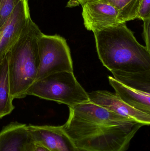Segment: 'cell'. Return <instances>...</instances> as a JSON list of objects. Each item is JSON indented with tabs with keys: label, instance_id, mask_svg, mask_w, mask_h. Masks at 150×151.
<instances>
[{
	"label": "cell",
	"instance_id": "6da1fadb",
	"mask_svg": "<svg viewBox=\"0 0 150 151\" xmlns=\"http://www.w3.org/2000/svg\"><path fill=\"white\" fill-rule=\"evenodd\" d=\"M69 108L63 127L80 151H127L144 126L90 101Z\"/></svg>",
	"mask_w": 150,
	"mask_h": 151
},
{
	"label": "cell",
	"instance_id": "7a4b0ae2",
	"mask_svg": "<svg viewBox=\"0 0 150 151\" xmlns=\"http://www.w3.org/2000/svg\"><path fill=\"white\" fill-rule=\"evenodd\" d=\"M100 60L111 72L150 71V51L138 42L126 23L94 33Z\"/></svg>",
	"mask_w": 150,
	"mask_h": 151
},
{
	"label": "cell",
	"instance_id": "3957f363",
	"mask_svg": "<svg viewBox=\"0 0 150 151\" xmlns=\"http://www.w3.org/2000/svg\"><path fill=\"white\" fill-rule=\"evenodd\" d=\"M42 33L31 19L7 53L10 88L14 99L25 97L36 80L39 65L38 40Z\"/></svg>",
	"mask_w": 150,
	"mask_h": 151
},
{
	"label": "cell",
	"instance_id": "277c9868",
	"mask_svg": "<svg viewBox=\"0 0 150 151\" xmlns=\"http://www.w3.org/2000/svg\"><path fill=\"white\" fill-rule=\"evenodd\" d=\"M26 94L64 104L69 107L90 101L88 93L70 72L57 73L35 81Z\"/></svg>",
	"mask_w": 150,
	"mask_h": 151
},
{
	"label": "cell",
	"instance_id": "5b68a950",
	"mask_svg": "<svg viewBox=\"0 0 150 151\" xmlns=\"http://www.w3.org/2000/svg\"><path fill=\"white\" fill-rule=\"evenodd\" d=\"M38 46L39 65L35 81L57 73L73 72L70 49L64 38L42 33L38 38Z\"/></svg>",
	"mask_w": 150,
	"mask_h": 151
},
{
	"label": "cell",
	"instance_id": "8992f818",
	"mask_svg": "<svg viewBox=\"0 0 150 151\" xmlns=\"http://www.w3.org/2000/svg\"><path fill=\"white\" fill-rule=\"evenodd\" d=\"M31 19L28 1L19 0L0 29V59L18 40Z\"/></svg>",
	"mask_w": 150,
	"mask_h": 151
},
{
	"label": "cell",
	"instance_id": "52a82bcc",
	"mask_svg": "<svg viewBox=\"0 0 150 151\" xmlns=\"http://www.w3.org/2000/svg\"><path fill=\"white\" fill-rule=\"evenodd\" d=\"M30 141L50 151H80L62 126H27Z\"/></svg>",
	"mask_w": 150,
	"mask_h": 151
},
{
	"label": "cell",
	"instance_id": "ba28073f",
	"mask_svg": "<svg viewBox=\"0 0 150 151\" xmlns=\"http://www.w3.org/2000/svg\"><path fill=\"white\" fill-rule=\"evenodd\" d=\"M81 5L85 27L93 33L121 23L118 10L107 2L103 0L87 2Z\"/></svg>",
	"mask_w": 150,
	"mask_h": 151
},
{
	"label": "cell",
	"instance_id": "9c48e42d",
	"mask_svg": "<svg viewBox=\"0 0 150 151\" xmlns=\"http://www.w3.org/2000/svg\"><path fill=\"white\" fill-rule=\"evenodd\" d=\"M88 95L91 103L144 126L150 125V114L129 106L115 94L107 91L98 90L92 91Z\"/></svg>",
	"mask_w": 150,
	"mask_h": 151
},
{
	"label": "cell",
	"instance_id": "30bf717a",
	"mask_svg": "<svg viewBox=\"0 0 150 151\" xmlns=\"http://www.w3.org/2000/svg\"><path fill=\"white\" fill-rule=\"evenodd\" d=\"M108 80L115 91V95L122 100L133 108L150 115V93L127 87L112 76H109Z\"/></svg>",
	"mask_w": 150,
	"mask_h": 151
},
{
	"label": "cell",
	"instance_id": "8fae6325",
	"mask_svg": "<svg viewBox=\"0 0 150 151\" xmlns=\"http://www.w3.org/2000/svg\"><path fill=\"white\" fill-rule=\"evenodd\" d=\"M29 140L26 124L11 122L0 131V151H22Z\"/></svg>",
	"mask_w": 150,
	"mask_h": 151
},
{
	"label": "cell",
	"instance_id": "7c38bea8",
	"mask_svg": "<svg viewBox=\"0 0 150 151\" xmlns=\"http://www.w3.org/2000/svg\"><path fill=\"white\" fill-rule=\"evenodd\" d=\"M11 94L8 54L0 59V119L9 114L15 108Z\"/></svg>",
	"mask_w": 150,
	"mask_h": 151
},
{
	"label": "cell",
	"instance_id": "4fadbf2b",
	"mask_svg": "<svg viewBox=\"0 0 150 151\" xmlns=\"http://www.w3.org/2000/svg\"><path fill=\"white\" fill-rule=\"evenodd\" d=\"M114 78L127 87L150 93V71L143 72H111Z\"/></svg>",
	"mask_w": 150,
	"mask_h": 151
},
{
	"label": "cell",
	"instance_id": "5bb4252c",
	"mask_svg": "<svg viewBox=\"0 0 150 151\" xmlns=\"http://www.w3.org/2000/svg\"><path fill=\"white\" fill-rule=\"evenodd\" d=\"M114 6L118 10L121 23L137 18L140 5L143 0H103Z\"/></svg>",
	"mask_w": 150,
	"mask_h": 151
},
{
	"label": "cell",
	"instance_id": "9a60e30c",
	"mask_svg": "<svg viewBox=\"0 0 150 151\" xmlns=\"http://www.w3.org/2000/svg\"><path fill=\"white\" fill-rule=\"evenodd\" d=\"M19 0H0V29L12 13Z\"/></svg>",
	"mask_w": 150,
	"mask_h": 151
},
{
	"label": "cell",
	"instance_id": "2e32d148",
	"mask_svg": "<svg viewBox=\"0 0 150 151\" xmlns=\"http://www.w3.org/2000/svg\"><path fill=\"white\" fill-rule=\"evenodd\" d=\"M136 19L142 20L150 19V0H143Z\"/></svg>",
	"mask_w": 150,
	"mask_h": 151
},
{
	"label": "cell",
	"instance_id": "e0dca14e",
	"mask_svg": "<svg viewBox=\"0 0 150 151\" xmlns=\"http://www.w3.org/2000/svg\"><path fill=\"white\" fill-rule=\"evenodd\" d=\"M143 36L146 48L150 51V19L143 20Z\"/></svg>",
	"mask_w": 150,
	"mask_h": 151
},
{
	"label": "cell",
	"instance_id": "ac0fdd59",
	"mask_svg": "<svg viewBox=\"0 0 150 151\" xmlns=\"http://www.w3.org/2000/svg\"><path fill=\"white\" fill-rule=\"evenodd\" d=\"M22 151H50L42 145L30 141V139L24 145Z\"/></svg>",
	"mask_w": 150,
	"mask_h": 151
},
{
	"label": "cell",
	"instance_id": "d6986e66",
	"mask_svg": "<svg viewBox=\"0 0 150 151\" xmlns=\"http://www.w3.org/2000/svg\"><path fill=\"white\" fill-rule=\"evenodd\" d=\"M101 0H70V2L73 3L71 4V6L73 5H77V4H80L81 5L82 4L85 3L87 2L96 1H99Z\"/></svg>",
	"mask_w": 150,
	"mask_h": 151
},
{
	"label": "cell",
	"instance_id": "ffe728a7",
	"mask_svg": "<svg viewBox=\"0 0 150 151\" xmlns=\"http://www.w3.org/2000/svg\"><path fill=\"white\" fill-rule=\"evenodd\" d=\"M27 1H29V0H27Z\"/></svg>",
	"mask_w": 150,
	"mask_h": 151
}]
</instances>
